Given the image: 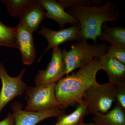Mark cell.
Returning <instances> with one entry per match:
<instances>
[{
	"label": "cell",
	"instance_id": "6da1fadb",
	"mask_svg": "<svg viewBox=\"0 0 125 125\" xmlns=\"http://www.w3.org/2000/svg\"><path fill=\"white\" fill-rule=\"evenodd\" d=\"M103 70L99 58H94L89 64L60 80L56 83L55 94L59 108L63 110L83 103L84 93L90 87L97 85L96 75Z\"/></svg>",
	"mask_w": 125,
	"mask_h": 125
},
{
	"label": "cell",
	"instance_id": "7a4b0ae2",
	"mask_svg": "<svg viewBox=\"0 0 125 125\" xmlns=\"http://www.w3.org/2000/svg\"><path fill=\"white\" fill-rule=\"evenodd\" d=\"M66 12L79 22L83 40L91 39L97 43V38L102 34L103 24L117 20L120 9L116 1L110 0L99 6L71 7Z\"/></svg>",
	"mask_w": 125,
	"mask_h": 125
},
{
	"label": "cell",
	"instance_id": "3957f363",
	"mask_svg": "<svg viewBox=\"0 0 125 125\" xmlns=\"http://www.w3.org/2000/svg\"><path fill=\"white\" fill-rule=\"evenodd\" d=\"M107 46L104 43L88 42L81 41L72 45L70 51L64 49L62 52V60L64 64L66 74L68 75L78 68L89 64L94 58H99L107 53Z\"/></svg>",
	"mask_w": 125,
	"mask_h": 125
},
{
	"label": "cell",
	"instance_id": "277c9868",
	"mask_svg": "<svg viewBox=\"0 0 125 125\" xmlns=\"http://www.w3.org/2000/svg\"><path fill=\"white\" fill-rule=\"evenodd\" d=\"M115 85L108 82L92 86L85 91L83 103L89 114H104L115 102Z\"/></svg>",
	"mask_w": 125,
	"mask_h": 125
},
{
	"label": "cell",
	"instance_id": "5b68a950",
	"mask_svg": "<svg viewBox=\"0 0 125 125\" xmlns=\"http://www.w3.org/2000/svg\"><path fill=\"white\" fill-rule=\"evenodd\" d=\"M56 83L27 87L25 93L27 104L24 110L37 112L52 108L60 109L55 94Z\"/></svg>",
	"mask_w": 125,
	"mask_h": 125
},
{
	"label": "cell",
	"instance_id": "8992f818",
	"mask_svg": "<svg viewBox=\"0 0 125 125\" xmlns=\"http://www.w3.org/2000/svg\"><path fill=\"white\" fill-rule=\"evenodd\" d=\"M25 70L24 67L18 76L11 77L8 74L4 65L0 62V78L2 84L0 92V112L14 98L24 93L27 86L22 79Z\"/></svg>",
	"mask_w": 125,
	"mask_h": 125
},
{
	"label": "cell",
	"instance_id": "52a82bcc",
	"mask_svg": "<svg viewBox=\"0 0 125 125\" xmlns=\"http://www.w3.org/2000/svg\"><path fill=\"white\" fill-rule=\"evenodd\" d=\"M62 52L59 47L53 48L51 59L46 68L39 71L35 78L37 86L56 83L65 74V67L62 60Z\"/></svg>",
	"mask_w": 125,
	"mask_h": 125
},
{
	"label": "cell",
	"instance_id": "ba28073f",
	"mask_svg": "<svg viewBox=\"0 0 125 125\" xmlns=\"http://www.w3.org/2000/svg\"><path fill=\"white\" fill-rule=\"evenodd\" d=\"M81 29L80 24L71 26L67 28H62L58 31H54L43 26L38 33L46 39L48 45L39 61L41 60L44 53L51 48L58 47L66 42H77L83 40Z\"/></svg>",
	"mask_w": 125,
	"mask_h": 125
},
{
	"label": "cell",
	"instance_id": "9c48e42d",
	"mask_svg": "<svg viewBox=\"0 0 125 125\" xmlns=\"http://www.w3.org/2000/svg\"><path fill=\"white\" fill-rule=\"evenodd\" d=\"M22 105L18 102L11 105L15 119L14 125H36L42 121L51 117H58L65 113L62 109L52 108L42 111L30 112L22 110Z\"/></svg>",
	"mask_w": 125,
	"mask_h": 125
},
{
	"label": "cell",
	"instance_id": "30bf717a",
	"mask_svg": "<svg viewBox=\"0 0 125 125\" xmlns=\"http://www.w3.org/2000/svg\"><path fill=\"white\" fill-rule=\"evenodd\" d=\"M16 28L18 49L20 50L23 63L31 65L34 62L36 56L32 33L20 23Z\"/></svg>",
	"mask_w": 125,
	"mask_h": 125
},
{
	"label": "cell",
	"instance_id": "8fae6325",
	"mask_svg": "<svg viewBox=\"0 0 125 125\" xmlns=\"http://www.w3.org/2000/svg\"><path fill=\"white\" fill-rule=\"evenodd\" d=\"M19 18L21 24L32 33L37 30L46 16L42 5L38 1L33 0Z\"/></svg>",
	"mask_w": 125,
	"mask_h": 125
},
{
	"label": "cell",
	"instance_id": "7c38bea8",
	"mask_svg": "<svg viewBox=\"0 0 125 125\" xmlns=\"http://www.w3.org/2000/svg\"><path fill=\"white\" fill-rule=\"evenodd\" d=\"M44 10H46V18L53 20L62 28L65 25L70 24L71 26L80 24L79 22L65 11L62 6L55 0H38Z\"/></svg>",
	"mask_w": 125,
	"mask_h": 125
},
{
	"label": "cell",
	"instance_id": "4fadbf2b",
	"mask_svg": "<svg viewBox=\"0 0 125 125\" xmlns=\"http://www.w3.org/2000/svg\"><path fill=\"white\" fill-rule=\"evenodd\" d=\"M99 59L103 70L108 75V82L114 84L125 83V65L107 54Z\"/></svg>",
	"mask_w": 125,
	"mask_h": 125
},
{
	"label": "cell",
	"instance_id": "5bb4252c",
	"mask_svg": "<svg viewBox=\"0 0 125 125\" xmlns=\"http://www.w3.org/2000/svg\"><path fill=\"white\" fill-rule=\"evenodd\" d=\"M102 34L97 38L103 42H107L111 46L125 49V28L124 26L109 27L106 22L103 24Z\"/></svg>",
	"mask_w": 125,
	"mask_h": 125
},
{
	"label": "cell",
	"instance_id": "9a60e30c",
	"mask_svg": "<svg viewBox=\"0 0 125 125\" xmlns=\"http://www.w3.org/2000/svg\"><path fill=\"white\" fill-rule=\"evenodd\" d=\"M93 120L96 125H125V109L116 104L105 114L94 115Z\"/></svg>",
	"mask_w": 125,
	"mask_h": 125
},
{
	"label": "cell",
	"instance_id": "2e32d148",
	"mask_svg": "<svg viewBox=\"0 0 125 125\" xmlns=\"http://www.w3.org/2000/svg\"><path fill=\"white\" fill-rule=\"evenodd\" d=\"M83 104H79L74 112L69 114H64L57 117L55 125H80L83 123L84 118L88 115Z\"/></svg>",
	"mask_w": 125,
	"mask_h": 125
},
{
	"label": "cell",
	"instance_id": "e0dca14e",
	"mask_svg": "<svg viewBox=\"0 0 125 125\" xmlns=\"http://www.w3.org/2000/svg\"><path fill=\"white\" fill-rule=\"evenodd\" d=\"M0 46L18 49L16 27L6 26L0 21Z\"/></svg>",
	"mask_w": 125,
	"mask_h": 125
},
{
	"label": "cell",
	"instance_id": "ac0fdd59",
	"mask_svg": "<svg viewBox=\"0 0 125 125\" xmlns=\"http://www.w3.org/2000/svg\"><path fill=\"white\" fill-rule=\"evenodd\" d=\"M33 0H1L10 15L14 18L21 15Z\"/></svg>",
	"mask_w": 125,
	"mask_h": 125
},
{
	"label": "cell",
	"instance_id": "d6986e66",
	"mask_svg": "<svg viewBox=\"0 0 125 125\" xmlns=\"http://www.w3.org/2000/svg\"><path fill=\"white\" fill-rule=\"evenodd\" d=\"M64 10L75 6H99L103 3L102 0H57Z\"/></svg>",
	"mask_w": 125,
	"mask_h": 125
},
{
	"label": "cell",
	"instance_id": "ffe728a7",
	"mask_svg": "<svg viewBox=\"0 0 125 125\" xmlns=\"http://www.w3.org/2000/svg\"><path fill=\"white\" fill-rule=\"evenodd\" d=\"M114 85L115 102L125 109V83Z\"/></svg>",
	"mask_w": 125,
	"mask_h": 125
},
{
	"label": "cell",
	"instance_id": "44dd1931",
	"mask_svg": "<svg viewBox=\"0 0 125 125\" xmlns=\"http://www.w3.org/2000/svg\"><path fill=\"white\" fill-rule=\"evenodd\" d=\"M107 54L115 58L125 65V49L114 46H107Z\"/></svg>",
	"mask_w": 125,
	"mask_h": 125
},
{
	"label": "cell",
	"instance_id": "7402d4cb",
	"mask_svg": "<svg viewBox=\"0 0 125 125\" xmlns=\"http://www.w3.org/2000/svg\"><path fill=\"white\" fill-rule=\"evenodd\" d=\"M15 119L13 113L10 112L7 116L3 120L0 121V125H14Z\"/></svg>",
	"mask_w": 125,
	"mask_h": 125
},
{
	"label": "cell",
	"instance_id": "603a6c76",
	"mask_svg": "<svg viewBox=\"0 0 125 125\" xmlns=\"http://www.w3.org/2000/svg\"><path fill=\"white\" fill-rule=\"evenodd\" d=\"M80 125H96L94 123H81Z\"/></svg>",
	"mask_w": 125,
	"mask_h": 125
}]
</instances>
